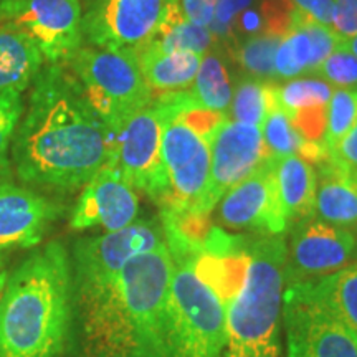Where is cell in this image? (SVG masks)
Returning a JSON list of instances; mask_svg holds the SVG:
<instances>
[{"label":"cell","instance_id":"obj_31","mask_svg":"<svg viewBox=\"0 0 357 357\" xmlns=\"http://www.w3.org/2000/svg\"><path fill=\"white\" fill-rule=\"evenodd\" d=\"M312 77H319L336 88L357 89V56L346 48L337 47L312 73Z\"/></svg>","mask_w":357,"mask_h":357},{"label":"cell","instance_id":"obj_15","mask_svg":"<svg viewBox=\"0 0 357 357\" xmlns=\"http://www.w3.org/2000/svg\"><path fill=\"white\" fill-rule=\"evenodd\" d=\"M218 222L227 229L260 235H283L288 229L273 174V160H265L220 199Z\"/></svg>","mask_w":357,"mask_h":357},{"label":"cell","instance_id":"obj_12","mask_svg":"<svg viewBox=\"0 0 357 357\" xmlns=\"http://www.w3.org/2000/svg\"><path fill=\"white\" fill-rule=\"evenodd\" d=\"M270 158L260 128L227 118L211 141V178L199 217L208 220L223 195Z\"/></svg>","mask_w":357,"mask_h":357},{"label":"cell","instance_id":"obj_4","mask_svg":"<svg viewBox=\"0 0 357 357\" xmlns=\"http://www.w3.org/2000/svg\"><path fill=\"white\" fill-rule=\"evenodd\" d=\"M248 270L225 305L222 357H281V311L288 245L281 235H261L247 245Z\"/></svg>","mask_w":357,"mask_h":357},{"label":"cell","instance_id":"obj_29","mask_svg":"<svg viewBox=\"0 0 357 357\" xmlns=\"http://www.w3.org/2000/svg\"><path fill=\"white\" fill-rule=\"evenodd\" d=\"M280 35L258 32L243 38L235 47L234 55L236 63L250 75V78L270 82L276 79L275 73V55L278 50Z\"/></svg>","mask_w":357,"mask_h":357},{"label":"cell","instance_id":"obj_22","mask_svg":"<svg viewBox=\"0 0 357 357\" xmlns=\"http://www.w3.org/2000/svg\"><path fill=\"white\" fill-rule=\"evenodd\" d=\"M132 50L147 86L160 95L189 88L202 61V56L195 53H167L149 42L137 45Z\"/></svg>","mask_w":357,"mask_h":357},{"label":"cell","instance_id":"obj_10","mask_svg":"<svg viewBox=\"0 0 357 357\" xmlns=\"http://www.w3.org/2000/svg\"><path fill=\"white\" fill-rule=\"evenodd\" d=\"M116 162L134 189L149 195L160 208L169 202V178L162 160V116L153 102L119 129Z\"/></svg>","mask_w":357,"mask_h":357},{"label":"cell","instance_id":"obj_3","mask_svg":"<svg viewBox=\"0 0 357 357\" xmlns=\"http://www.w3.org/2000/svg\"><path fill=\"white\" fill-rule=\"evenodd\" d=\"M75 314L66 248L50 242L7 278L0 300V357H60Z\"/></svg>","mask_w":357,"mask_h":357},{"label":"cell","instance_id":"obj_26","mask_svg":"<svg viewBox=\"0 0 357 357\" xmlns=\"http://www.w3.org/2000/svg\"><path fill=\"white\" fill-rule=\"evenodd\" d=\"M147 42L167 53H195L204 56L212 47L213 33L207 26H199L185 20L178 7V0H172L166 20L158 33Z\"/></svg>","mask_w":357,"mask_h":357},{"label":"cell","instance_id":"obj_27","mask_svg":"<svg viewBox=\"0 0 357 357\" xmlns=\"http://www.w3.org/2000/svg\"><path fill=\"white\" fill-rule=\"evenodd\" d=\"M185 91L195 108L220 111L227 114L231 96H234V89H231L229 73H227L225 65L218 53H205L194 83L185 88Z\"/></svg>","mask_w":357,"mask_h":357},{"label":"cell","instance_id":"obj_18","mask_svg":"<svg viewBox=\"0 0 357 357\" xmlns=\"http://www.w3.org/2000/svg\"><path fill=\"white\" fill-rule=\"evenodd\" d=\"M341 40L331 26L319 24L294 8L291 25L281 38L275 55L276 79L312 75L336 50Z\"/></svg>","mask_w":357,"mask_h":357},{"label":"cell","instance_id":"obj_39","mask_svg":"<svg viewBox=\"0 0 357 357\" xmlns=\"http://www.w3.org/2000/svg\"><path fill=\"white\" fill-rule=\"evenodd\" d=\"M7 283V271L6 266H3V260L0 258V300H2V294H3V288H6Z\"/></svg>","mask_w":357,"mask_h":357},{"label":"cell","instance_id":"obj_19","mask_svg":"<svg viewBox=\"0 0 357 357\" xmlns=\"http://www.w3.org/2000/svg\"><path fill=\"white\" fill-rule=\"evenodd\" d=\"M281 109L305 139L323 144L333 86L321 78H294L276 89Z\"/></svg>","mask_w":357,"mask_h":357},{"label":"cell","instance_id":"obj_23","mask_svg":"<svg viewBox=\"0 0 357 357\" xmlns=\"http://www.w3.org/2000/svg\"><path fill=\"white\" fill-rule=\"evenodd\" d=\"M35 43L13 26L0 24V93H24L42 70Z\"/></svg>","mask_w":357,"mask_h":357},{"label":"cell","instance_id":"obj_38","mask_svg":"<svg viewBox=\"0 0 357 357\" xmlns=\"http://www.w3.org/2000/svg\"><path fill=\"white\" fill-rule=\"evenodd\" d=\"M337 47L346 48L347 52H351L352 55L357 56V35H354V37H349V38H342L341 42H339Z\"/></svg>","mask_w":357,"mask_h":357},{"label":"cell","instance_id":"obj_25","mask_svg":"<svg viewBox=\"0 0 357 357\" xmlns=\"http://www.w3.org/2000/svg\"><path fill=\"white\" fill-rule=\"evenodd\" d=\"M305 283L339 321L357 334V260L336 273Z\"/></svg>","mask_w":357,"mask_h":357},{"label":"cell","instance_id":"obj_1","mask_svg":"<svg viewBox=\"0 0 357 357\" xmlns=\"http://www.w3.org/2000/svg\"><path fill=\"white\" fill-rule=\"evenodd\" d=\"M116 137L77 77L50 65L35 77L13 134V166L25 184L75 190L116 158Z\"/></svg>","mask_w":357,"mask_h":357},{"label":"cell","instance_id":"obj_20","mask_svg":"<svg viewBox=\"0 0 357 357\" xmlns=\"http://www.w3.org/2000/svg\"><path fill=\"white\" fill-rule=\"evenodd\" d=\"M316 213L319 220L357 234V172L328 154L318 162Z\"/></svg>","mask_w":357,"mask_h":357},{"label":"cell","instance_id":"obj_13","mask_svg":"<svg viewBox=\"0 0 357 357\" xmlns=\"http://www.w3.org/2000/svg\"><path fill=\"white\" fill-rule=\"evenodd\" d=\"M172 0H91L83 37L98 48H134L158 33Z\"/></svg>","mask_w":357,"mask_h":357},{"label":"cell","instance_id":"obj_35","mask_svg":"<svg viewBox=\"0 0 357 357\" xmlns=\"http://www.w3.org/2000/svg\"><path fill=\"white\" fill-rule=\"evenodd\" d=\"M289 3L312 20L328 26L333 25L334 0H289Z\"/></svg>","mask_w":357,"mask_h":357},{"label":"cell","instance_id":"obj_6","mask_svg":"<svg viewBox=\"0 0 357 357\" xmlns=\"http://www.w3.org/2000/svg\"><path fill=\"white\" fill-rule=\"evenodd\" d=\"M66 63L116 136L131 116L153 102L132 48H78Z\"/></svg>","mask_w":357,"mask_h":357},{"label":"cell","instance_id":"obj_8","mask_svg":"<svg viewBox=\"0 0 357 357\" xmlns=\"http://www.w3.org/2000/svg\"><path fill=\"white\" fill-rule=\"evenodd\" d=\"M162 160L169 202L160 211L204 220L199 208L211 178V139L176 118L162 116Z\"/></svg>","mask_w":357,"mask_h":357},{"label":"cell","instance_id":"obj_14","mask_svg":"<svg viewBox=\"0 0 357 357\" xmlns=\"http://www.w3.org/2000/svg\"><path fill=\"white\" fill-rule=\"evenodd\" d=\"M356 260V231L310 218L293 229L287 278L289 283L314 281L336 273Z\"/></svg>","mask_w":357,"mask_h":357},{"label":"cell","instance_id":"obj_11","mask_svg":"<svg viewBox=\"0 0 357 357\" xmlns=\"http://www.w3.org/2000/svg\"><path fill=\"white\" fill-rule=\"evenodd\" d=\"M166 245L162 222L134 220L116 231L78 240L73 248V287L100 283L118 273L131 258Z\"/></svg>","mask_w":357,"mask_h":357},{"label":"cell","instance_id":"obj_21","mask_svg":"<svg viewBox=\"0 0 357 357\" xmlns=\"http://www.w3.org/2000/svg\"><path fill=\"white\" fill-rule=\"evenodd\" d=\"M271 160L280 204L288 227L310 220L316 213L318 187V176L312 164L294 154L271 158Z\"/></svg>","mask_w":357,"mask_h":357},{"label":"cell","instance_id":"obj_17","mask_svg":"<svg viewBox=\"0 0 357 357\" xmlns=\"http://www.w3.org/2000/svg\"><path fill=\"white\" fill-rule=\"evenodd\" d=\"M61 212L32 189L0 182V250L37 247Z\"/></svg>","mask_w":357,"mask_h":357},{"label":"cell","instance_id":"obj_36","mask_svg":"<svg viewBox=\"0 0 357 357\" xmlns=\"http://www.w3.org/2000/svg\"><path fill=\"white\" fill-rule=\"evenodd\" d=\"M329 155L357 172V124L337 142Z\"/></svg>","mask_w":357,"mask_h":357},{"label":"cell","instance_id":"obj_5","mask_svg":"<svg viewBox=\"0 0 357 357\" xmlns=\"http://www.w3.org/2000/svg\"><path fill=\"white\" fill-rule=\"evenodd\" d=\"M172 257L167 298L169 357H222L225 347V305L195 270L202 243L162 225Z\"/></svg>","mask_w":357,"mask_h":357},{"label":"cell","instance_id":"obj_2","mask_svg":"<svg viewBox=\"0 0 357 357\" xmlns=\"http://www.w3.org/2000/svg\"><path fill=\"white\" fill-rule=\"evenodd\" d=\"M167 243L129 260L113 278L73 287L78 357H169Z\"/></svg>","mask_w":357,"mask_h":357},{"label":"cell","instance_id":"obj_16","mask_svg":"<svg viewBox=\"0 0 357 357\" xmlns=\"http://www.w3.org/2000/svg\"><path fill=\"white\" fill-rule=\"evenodd\" d=\"M137 213L139 199L136 190L113 158L83 187L71 213L70 227L73 230L101 227L106 231H116L131 225Z\"/></svg>","mask_w":357,"mask_h":357},{"label":"cell","instance_id":"obj_28","mask_svg":"<svg viewBox=\"0 0 357 357\" xmlns=\"http://www.w3.org/2000/svg\"><path fill=\"white\" fill-rule=\"evenodd\" d=\"M278 84L260 82L255 78H243L235 88L229 108V119L261 128L268 109L278 102Z\"/></svg>","mask_w":357,"mask_h":357},{"label":"cell","instance_id":"obj_9","mask_svg":"<svg viewBox=\"0 0 357 357\" xmlns=\"http://www.w3.org/2000/svg\"><path fill=\"white\" fill-rule=\"evenodd\" d=\"M0 24L32 40L52 65L68 61L82 48L79 0H0Z\"/></svg>","mask_w":357,"mask_h":357},{"label":"cell","instance_id":"obj_32","mask_svg":"<svg viewBox=\"0 0 357 357\" xmlns=\"http://www.w3.org/2000/svg\"><path fill=\"white\" fill-rule=\"evenodd\" d=\"M24 109L20 93H0V176L8 169V153Z\"/></svg>","mask_w":357,"mask_h":357},{"label":"cell","instance_id":"obj_37","mask_svg":"<svg viewBox=\"0 0 357 357\" xmlns=\"http://www.w3.org/2000/svg\"><path fill=\"white\" fill-rule=\"evenodd\" d=\"M247 3L248 0H218L215 15H213V22L211 24V25H217L213 26V32L217 30L218 33H225L235 13L242 7L247 6Z\"/></svg>","mask_w":357,"mask_h":357},{"label":"cell","instance_id":"obj_7","mask_svg":"<svg viewBox=\"0 0 357 357\" xmlns=\"http://www.w3.org/2000/svg\"><path fill=\"white\" fill-rule=\"evenodd\" d=\"M287 357H357V334L321 303L305 281L283 293Z\"/></svg>","mask_w":357,"mask_h":357},{"label":"cell","instance_id":"obj_30","mask_svg":"<svg viewBox=\"0 0 357 357\" xmlns=\"http://www.w3.org/2000/svg\"><path fill=\"white\" fill-rule=\"evenodd\" d=\"M357 124V89H333L326 114L323 144L328 154Z\"/></svg>","mask_w":357,"mask_h":357},{"label":"cell","instance_id":"obj_34","mask_svg":"<svg viewBox=\"0 0 357 357\" xmlns=\"http://www.w3.org/2000/svg\"><path fill=\"white\" fill-rule=\"evenodd\" d=\"M217 3L218 0H178V7L184 19L199 26H207V29H211L213 22Z\"/></svg>","mask_w":357,"mask_h":357},{"label":"cell","instance_id":"obj_33","mask_svg":"<svg viewBox=\"0 0 357 357\" xmlns=\"http://www.w3.org/2000/svg\"><path fill=\"white\" fill-rule=\"evenodd\" d=\"M331 29L341 38L357 35V0H334Z\"/></svg>","mask_w":357,"mask_h":357},{"label":"cell","instance_id":"obj_24","mask_svg":"<svg viewBox=\"0 0 357 357\" xmlns=\"http://www.w3.org/2000/svg\"><path fill=\"white\" fill-rule=\"evenodd\" d=\"M261 136L268 153L273 159L283 155H300L307 162H321L328 158L324 144L311 142L301 136L300 131L293 126L289 116L281 109L280 102H275L263 119Z\"/></svg>","mask_w":357,"mask_h":357}]
</instances>
